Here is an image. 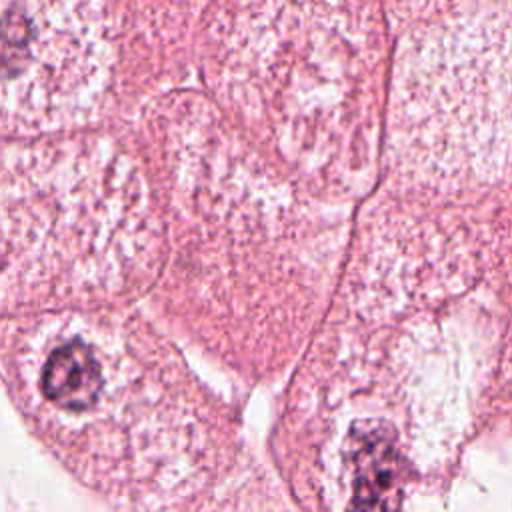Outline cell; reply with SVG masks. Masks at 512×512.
I'll use <instances>...</instances> for the list:
<instances>
[{
  "instance_id": "obj_4",
  "label": "cell",
  "mask_w": 512,
  "mask_h": 512,
  "mask_svg": "<svg viewBox=\"0 0 512 512\" xmlns=\"http://www.w3.org/2000/svg\"><path fill=\"white\" fill-rule=\"evenodd\" d=\"M354 506L390 508L398 496V454L388 432L372 426L354 432L350 442Z\"/></svg>"
},
{
  "instance_id": "obj_1",
  "label": "cell",
  "mask_w": 512,
  "mask_h": 512,
  "mask_svg": "<svg viewBox=\"0 0 512 512\" xmlns=\"http://www.w3.org/2000/svg\"><path fill=\"white\" fill-rule=\"evenodd\" d=\"M0 366L38 438L98 494L158 506L188 480L196 426L182 378L134 320L36 312L0 330Z\"/></svg>"
},
{
  "instance_id": "obj_3",
  "label": "cell",
  "mask_w": 512,
  "mask_h": 512,
  "mask_svg": "<svg viewBox=\"0 0 512 512\" xmlns=\"http://www.w3.org/2000/svg\"><path fill=\"white\" fill-rule=\"evenodd\" d=\"M112 68L100 0H0V134L78 126Z\"/></svg>"
},
{
  "instance_id": "obj_2",
  "label": "cell",
  "mask_w": 512,
  "mask_h": 512,
  "mask_svg": "<svg viewBox=\"0 0 512 512\" xmlns=\"http://www.w3.org/2000/svg\"><path fill=\"white\" fill-rule=\"evenodd\" d=\"M158 242L144 174L114 140L0 138V312L130 296L154 272Z\"/></svg>"
}]
</instances>
